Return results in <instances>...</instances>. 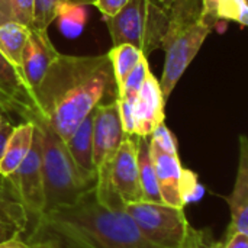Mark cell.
<instances>
[{
	"label": "cell",
	"mask_w": 248,
	"mask_h": 248,
	"mask_svg": "<svg viewBox=\"0 0 248 248\" xmlns=\"http://www.w3.org/2000/svg\"><path fill=\"white\" fill-rule=\"evenodd\" d=\"M128 0H94V4L100 13L103 15V17H110L113 15H116L125 4Z\"/></svg>",
	"instance_id": "26"
},
{
	"label": "cell",
	"mask_w": 248,
	"mask_h": 248,
	"mask_svg": "<svg viewBox=\"0 0 248 248\" xmlns=\"http://www.w3.org/2000/svg\"><path fill=\"white\" fill-rule=\"evenodd\" d=\"M227 202L230 205L231 222L225 238H230L235 232L248 235V142L244 135L240 137V160L237 177L231 195L227 196Z\"/></svg>",
	"instance_id": "13"
},
{
	"label": "cell",
	"mask_w": 248,
	"mask_h": 248,
	"mask_svg": "<svg viewBox=\"0 0 248 248\" xmlns=\"http://www.w3.org/2000/svg\"><path fill=\"white\" fill-rule=\"evenodd\" d=\"M60 55V52L52 45L46 29L31 28L29 36L22 51L20 70L29 84V87L35 92L44 78L46 70L52 64V61Z\"/></svg>",
	"instance_id": "12"
},
{
	"label": "cell",
	"mask_w": 248,
	"mask_h": 248,
	"mask_svg": "<svg viewBox=\"0 0 248 248\" xmlns=\"http://www.w3.org/2000/svg\"><path fill=\"white\" fill-rule=\"evenodd\" d=\"M108 57L110 60L115 80H116L118 90H119L121 83L131 73V70L140 62L144 54L131 44H119V45L112 46V49L108 52Z\"/></svg>",
	"instance_id": "20"
},
{
	"label": "cell",
	"mask_w": 248,
	"mask_h": 248,
	"mask_svg": "<svg viewBox=\"0 0 248 248\" xmlns=\"http://www.w3.org/2000/svg\"><path fill=\"white\" fill-rule=\"evenodd\" d=\"M12 187L13 198L23 208L28 222H35L45 211V193L42 182V151H41V132L35 125L31 148L15 170L7 177Z\"/></svg>",
	"instance_id": "7"
},
{
	"label": "cell",
	"mask_w": 248,
	"mask_h": 248,
	"mask_svg": "<svg viewBox=\"0 0 248 248\" xmlns=\"http://www.w3.org/2000/svg\"><path fill=\"white\" fill-rule=\"evenodd\" d=\"M28 243L52 248H153L125 212L110 211L97 201L94 187L71 205L44 212Z\"/></svg>",
	"instance_id": "2"
},
{
	"label": "cell",
	"mask_w": 248,
	"mask_h": 248,
	"mask_svg": "<svg viewBox=\"0 0 248 248\" xmlns=\"http://www.w3.org/2000/svg\"><path fill=\"white\" fill-rule=\"evenodd\" d=\"M150 154L161 203L173 208H185V205L193 199L199 190L196 174L182 166L179 154L166 153L153 144H150Z\"/></svg>",
	"instance_id": "8"
},
{
	"label": "cell",
	"mask_w": 248,
	"mask_h": 248,
	"mask_svg": "<svg viewBox=\"0 0 248 248\" xmlns=\"http://www.w3.org/2000/svg\"><path fill=\"white\" fill-rule=\"evenodd\" d=\"M0 110L13 115L22 122L45 124L35 92L29 87L22 70L0 54Z\"/></svg>",
	"instance_id": "9"
},
{
	"label": "cell",
	"mask_w": 248,
	"mask_h": 248,
	"mask_svg": "<svg viewBox=\"0 0 248 248\" xmlns=\"http://www.w3.org/2000/svg\"><path fill=\"white\" fill-rule=\"evenodd\" d=\"M60 4H94V0H35L33 6V20L31 28L48 29V26L55 20V9Z\"/></svg>",
	"instance_id": "21"
},
{
	"label": "cell",
	"mask_w": 248,
	"mask_h": 248,
	"mask_svg": "<svg viewBox=\"0 0 248 248\" xmlns=\"http://www.w3.org/2000/svg\"><path fill=\"white\" fill-rule=\"evenodd\" d=\"M36 126L41 132L42 182L45 193L44 212H46L58 206L74 203L92 187L80 179L65 142L46 122Z\"/></svg>",
	"instance_id": "4"
},
{
	"label": "cell",
	"mask_w": 248,
	"mask_h": 248,
	"mask_svg": "<svg viewBox=\"0 0 248 248\" xmlns=\"http://www.w3.org/2000/svg\"><path fill=\"white\" fill-rule=\"evenodd\" d=\"M150 1H153L155 6H158L160 9H163L164 12H167V13H169V10H170L171 4H173L176 0H150Z\"/></svg>",
	"instance_id": "32"
},
{
	"label": "cell",
	"mask_w": 248,
	"mask_h": 248,
	"mask_svg": "<svg viewBox=\"0 0 248 248\" xmlns=\"http://www.w3.org/2000/svg\"><path fill=\"white\" fill-rule=\"evenodd\" d=\"M31 26L17 23L15 20L0 25V54H3L12 64L20 68L22 51L29 36Z\"/></svg>",
	"instance_id": "17"
},
{
	"label": "cell",
	"mask_w": 248,
	"mask_h": 248,
	"mask_svg": "<svg viewBox=\"0 0 248 248\" xmlns=\"http://www.w3.org/2000/svg\"><path fill=\"white\" fill-rule=\"evenodd\" d=\"M217 248H248V235L235 232L230 238H225L221 243H217Z\"/></svg>",
	"instance_id": "27"
},
{
	"label": "cell",
	"mask_w": 248,
	"mask_h": 248,
	"mask_svg": "<svg viewBox=\"0 0 248 248\" xmlns=\"http://www.w3.org/2000/svg\"><path fill=\"white\" fill-rule=\"evenodd\" d=\"M33 131L35 125L31 122H22L13 126L0 158V176L7 179L20 166L31 148Z\"/></svg>",
	"instance_id": "15"
},
{
	"label": "cell",
	"mask_w": 248,
	"mask_h": 248,
	"mask_svg": "<svg viewBox=\"0 0 248 248\" xmlns=\"http://www.w3.org/2000/svg\"><path fill=\"white\" fill-rule=\"evenodd\" d=\"M12 20L31 26L33 20L35 0H9Z\"/></svg>",
	"instance_id": "24"
},
{
	"label": "cell",
	"mask_w": 248,
	"mask_h": 248,
	"mask_svg": "<svg viewBox=\"0 0 248 248\" xmlns=\"http://www.w3.org/2000/svg\"><path fill=\"white\" fill-rule=\"evenodd\" d=\"M6 122H7V121H6V119L3 118V115L0 113V128H1V126H3V125L6 124Z\"/></svg>",
	"instance_id": "34"
},
{
	"label": "cell",
	"mask_w": 248,
	"mask_h": 248,
	"mask_svg": "<svg viewBox=\"0 0 248 248\" xmlns=\"http://www.w3.org/2000/svg\"><path fill=\"white\" fill-rule=\"evenodd\" d=\"M118 100L94 108L93 118V164L97 169L109 163L125 138Z\"/></svg>",
	"instance_id": "10"
},
{
	"label": "cell",
	"mask_w": 248,
	"mask_h": 248,
	"mask_svg": "<svg viewBox=\"0 0 248 248\" xmlns=\"http://www.w3.org/2000/svg\"><path fill=\"white\" fill-rule=\"evenodd\" d=\"M0 195H6V196H12L13 198V193H12V187L9 185V180L4 179L3 176H0Z\"/></svg>",
	"instance_id": "31"
},
{
	"label": "cell",
	"mask_w": 248,
	"mask_h": 248,
	"mask_svg": "<svg viewBox=\"0 0 248 248\" xmlns=\"http://www.w3.org/2000/svg\"><path fill=\"white\" fill-rule=\"evenodd\" d=\"M140 235L153 248H182L190 224L183 208L138 202L125 206Z\"/></svg>",
	"instance_id": "6"
},
{
	"label": "cell",
	"mask_w": 248,
	"mask_h": 248,
	"mask_svg": "<svg viewBox=\"0 0 248 248\" xmlns=\"http://www.w3.org/2000/svg\"><path fill=\"white\" fill-rule=\"evenodd\" d=\"M35 97L45 122L65 142L96 106L119 97L108 54H60L35 89Z\"/></svg>",
	"instance_id": "1"
},
{
	"label": "cell",
	"mask_w": 248,
	"mask_h": 248,
	"mask_svg": "<svg viewBox=\"0 0 248 248\" xmlns=\"http://www.w3.org/2000/svg\"><path fill=\"white\" fill-rule=\"evenodd\" d=\"M135 141H137V163H138L140 186L142 192V202L161 203L157 177L150 154L148 137H135Z\"/></svg>",
	"instance_id": "16"
},
{
	"label": "cell",
	"mask_w": 248,
	"mask_h": 248,
	"mask_svg": "<svg viewBox=\"0 0 248 248\" xmlns=\"http://www.w3.org/2000/svg\"><path fill=\"white\" fill-rule=\"evenodd\" d=\"M55 20L64 36L74 39L81 35L87 22V6L60 4L55 9Z\"/></svg>",
	"instance_id": "19"
},
{
	"label": "cell",
	"mask_w": 248,
	"mask_h": 248,
	"mask_svg": "<svg viewBox=\"0 0 248 248\" xmlns=\"http://www.w3.org/2000/svg\"><path fill=\"white\" fill-rule=\"evenodd\" d=\"M13 129V125L10 122H6L1 128H0V158L3 155V151H4V147H6V142L9 140V135Z\"/></svg>",
	"instance_id": "28"
},
{
	"label": "cell",
	"mask_w": 248,
	"mask_h": 248,
	"mask_svg": "<svg viewBox=\"0 0 248 248\" xmlns=\"http://www.w3.org/2000/svg\"><path fill=\"white\" fill-rule=\"evenodd\" d=\"M10 20H12V15H10L9 0H0V25Z\"/></svg>",
	"instance_id": "29"
},
{
	"label": "cell",
	"mask_w": 248,
	"mask_h": 248,
	"mask_svg": "<svg viewBox=\"0 0 248 248\" xmlns=\"http://www.w3.org/2000/svg\"><path fill=\"white\" fill-rule=\"evenodd\" d=\"M167 15V29L160 46L166 60L158 80L166 100L215 28V23L203 16L202 0H176Z\"/></svg>",
	"instance_id": "3"
},
{
	"label": "cell",
	"mask_w": 248,
	"mask_h": 248,
	"mask_svg": "<svg viewBox=\"0 0 248 248\" xmlns=\"http://www.w3.org/2000/svg\"><path fill=\"white\" fill-rule=\"evenodd\" d=\"M31 248H52L46 243H29Z\"/></svg>",
	"instance_id": "33"
},
{
	"label": "cell",
	"mask_w": 248,
	"mask_h": 248,
	"mask_svg": "<svg viewBox=\"0 0 248 248\" xmlns=\"http://www.w3.org/2000/svg\"><path fill=\"white\" fill-rule=\"evenodd\" d=\"M93 118L94 109L81 121L73 135L65 141L67 151L77 169V173L89 187H94L96 185V169L93 164Z\"/></svg>",
	"instance_id": "14"
},
{
	"label": "cell",
	"mask_w": 248,
	"mask_h": 248,
	"mask_svg": "<svg viewBox=\"0 0 248 248\" xmlns=\"http://www.w3.org/2000/svg\"><path fill=\"white\" fill-rule=\"evenodd\" d=\"M105 20L113 45L131 44L148 57L161 46L169 15L150 0H128L116 15Z\"/></svg>",
	"instance_id": "5"
},
{
	"label": "cell",
	"mask_w": 248,
	"mask_h": 248,
	"mask_svg": "<svg viewBox=\"0 0 248 248\" xmlns=\"http://www.w3.org/2000/svg\"><path fill=\"white\" fill-rule=\"evenodd\" d=\"M202 12L215 25L219 20H234L246 26L248 22L247 0H202Z\"/></svg>",
	"instance_id": "18"
},
{
	"label": "cell",
	"mask_w": 248,
	"mask_h": 248,
	"mask_svg": "<svg viewBox=\"0 0 248 248\" xmlns=\"http://www.w3.org/2000/svg\"><path fill=\"white\" fill-rule=\"evenodd\" d=\"M0 248H31V246L28 241H22L19 237H16V238H12V240L1 243Z\"/></svg>",
	"instance_id": "30"
},
{
	"label": "cell",
	"mask_w": 248,
	"mask_h": 248,
	"mask_svg": "<svg viewBox=\"0 0 248 248\" xmlns=\"http://www.w3.org/2000/svg\"><path fill=\"white\" fill-rule=\"evenodd\" d=\"M3 196H6V195H0V199H1V198H3Z\"/></svg>",
	"instance_id": "35"
},
{
	"label": "cell",
	"mask_w": 248,
	"mask_h": 248,
	"mask_svg": "<svg viewBox=\"0 0 248 248\" xmlns=\"http://www.w3.org/2000/svg\"><path fill=\"white\" fill-rule=\"evenodd\" d=\"M150 140V144L155 145L157 148L166 151V153H174V154H179L177 153V141L174 138V135L171 134V131L166 126V124H160L153 132L151 135L148 137Z\"/></svg>",
	"instance_id": "23"
},
{
	"label": "cell",
	"mask_w": 248,
	"mask_h": 248,
	"mask_svg": "<svg viewBox=\"0 0 248 248\" xmlns=\"http://www.w3.org/2000/svg\"><path fill=\"white\" fill-rule=\"evenodd\" d=\"M164 105L166 99L160 83L150 70L134 103L135 137H150L151 132L164 122Z\"/></svg>",
	"instance_id": "11"
},
{
	"label": "cell",
	"mask_w": 248,
	"mask_h": 248,
	"mask_svg": "<svg viewBox=\"0 0 248 248\" xmlns=\"http://www.w3.org/2000/svg\"><path fill=\"white\" fill-rule=\"evenodd\" d=\"M182 248H217V243L208 230H196L190 225Z\"/></svg>",
	"instance_id": "25"
},
{
	"label": "cell",
	"mask_w": 248,
	"mask_h": 248,
	"mask_svg": "<svg viewBox=\"0 0 248 248\" xmlns=\"http://www.w3.org/2000/svg\"><path fill=\"white\" fill-rule=\"evenodd\" d=\"M150 71V67H148V61H147V57H142L140 60V62L131 70V73L125 77V80L121 83L119 86V97L118 99H122V100H126V102H131L134 103L137 96H138V92L147 77Z\"/></svg>",
	"instance_id": "22"
}]
</instances>
